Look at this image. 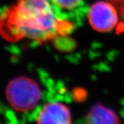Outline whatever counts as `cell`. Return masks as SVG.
I'll return each instance as SVG.
<instances>
[{"label": "cell", "instance_id": "cell-1", "mask_svg": "<svg viewBox=\"0 0 124 124\" xmlns=\"http://www.w3.org/2000/svg\"><path fill=\"white\" fill-rule=\"evenodd\" d=\"M72 28L58 17L48 0H17L1 21V34L10 41L26 39L44 43L66 35Z\"/></svg>", "mask_w": 124, "mask_h": 124}, {"label": "cell", "instance_id": "cell-2", "mask_svg": "<svg viewBox=\"0 0 124 124\" xmlns=\"http://www.w3.org/2000/svg\"><path fill=\"white\" fill-rule=\"evenodd\" d=\"M6 96L13 109L26 112L35 109L39 104L41 91L35 81L26 77H19L7 85Z\"/></svg>", "mask_w": 124, "mask_h": 124}, {"label": "cell", "instance_id": "cell-3", "mask_svg": "<svg viewBox=\"0 0 124 124\" xmlns=\"http://www.w3.org/2000/svg\"><path fill=\"white\" fill-rule=\"evenodd\" d=\"M88 21L95 31L107 32L113 30L119 22L116 8L110 2L100 1L94 3L88 11Z\"/></svg>", "mask_w": 124, "mask_h": 124}, {"label": "cell", "instance_id": "cell-4", "mask_svg": "<svg viewBox=\"0 0 124 124\" xmlns=\"http://www.w3.org/2000/svg\"><path fill=\"white\" fill-rule=\"evenodd\" d=\"M37 122V124H72L71 113L61 102H49L39 112Z\"/></svg>", "mask_w": 124, "mask_h": 124}, {"label": "cell", "instance_id": "cell-5", "mask_svg": "<svg viewBox=\"0 0 124 124\" xmlns=\"http://www.w3.org/2000/svg\"><path fill=\"white\" fill-rule=\"evenodd\" d=\"M86 124H121L115 111L101 104L94 105L86 116Z\"/></svg>", "mask_w": 124, "mask_h": 124}, {"label": "cell", "instance_id": "cell-6", "mask_svg": "<svg viewBox=\"0 0 124 124\" xmlns=\"http://www.w3.org/2000/svg\"><path fill=\"white\" fill-rule=\"evenodd\" d=\"M53 6L57 8L71 10L77 8V6L82 2V0H50Z\"/></svg>", "mask_w": 124, "mask_h": 124}, {"label": "cell", "instance_id": "cell-7", "mask_svg": "<svg viewBox=\"0 0 124 124\" xmlns=\"http://www.w3.org/2000/svg\"><path fill=\"white\" fill-rule=\"evenodd\" d=\"M121 13L124 19V0L122 2V4H121Z\"/></svg>", "mask_w": 124, "mask_h": 124}]
</instances>
